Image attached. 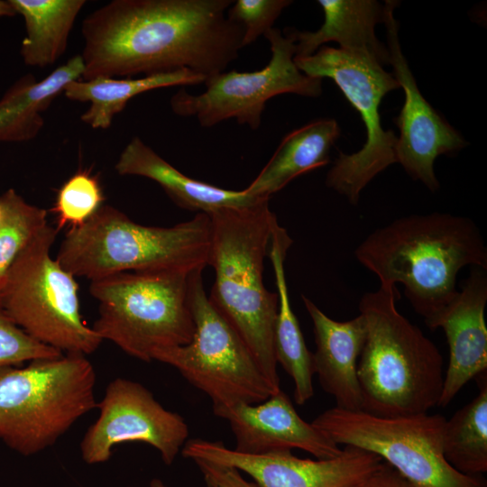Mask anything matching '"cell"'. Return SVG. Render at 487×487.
I'll list each match as a JSON object with an SVG mask.
<instances>
[{
	"label": "cell",
	"instance_id": "6da1fadb",
	"mask_svg": "<svg viewBox=\"0 0 487 487\" xmlns=\"http://www.w3.org/2000/svg\"><path fill=\"white\" fill-rule=\"evenodd\" d=\"M234 0H114L82 22L81 79L224 72L243 49Z\"/></svg>",
	"mask_w": 487,
	"mask_h": 487
},
{
	"label": "cell",
	"instance_id": "7a4b0ae2",
	"mask_svg": "<svg viewBox=\"0 0 487 487\" xmlns=\"http://www.w3.org/2000/svg\"><path fill=\"white\" fill-rule=\"evenodd\" d=\"M354 253L380 285H403L406 298L425 323L455 297L462 268L487 270V247L476 224L449 213L398 218L372 232Z\"/></svg>",
	"mask_w": 487,
	"mask_h": 487
},
{
	"label": "cell",
	"instance_id": "3957f363",
	"mask_svg": "<svg viewBox=\"0 0 487 487\" xmlns=\"http://www.w3.org/2000/svg\"><path fill=\"white\" fill-rule=\"evenodd\" d=\"M208 215L212 225L208 266L215 271L209 301L242 338L277 392L280 382L274 329L279 297L263 282V262L277 218L268 198Z\"/></svg>",
	"mask_w": 487,
	"mask_h": 487
},
{
	"label": "cell",
	"instance_id": "277c9868",
	"mask_svg": "<svg viewBox=\"0 0 487 487\" xmlns=\"http://www.w3.org/2000/svg\"><path fill=\"white\" fill-rule=\"evenodd\" d=\"M396 286L380 285L359 302L366 337L357 364L362 410L382 418L438 406L444 360L436 345L397 308Z\"/></svg>",
	"mask_w": 487,
	"mask_h": 487
},
{
	"label": "cell",
	"instance_id": "5b68a950",
	"mask_svg": "<svg viewBox=\"0 0 487 487\" xmlns=\"http://www.w3.org/2000/svg\"><path fill=\"white\" fill-rule=\"evenodd\" d=\"M211 235L206 213L173 226H150L105 205L83 225L69 228L56 260L90 281L124 271L193 272L208 266Z\"/></svg>",
	"mask_w": 487,
	"mask_h": 487
},
{
	"label": "cell",
	"instance_id": "8992f818",
	"mask_svg": "<svg viewBox=\"0 0 487 487\" xmlns=\"http://www.w3.org/2000/svg\"><path fill=\"white\" fill-rule=\"evenodd\" d=\"M86 355L62 354L0 370V440L23 455L53 446L97 407Z\"/></svg>",
	"mask_w": 487,
	"mask_h": 487
},
{
	"label": "cell",
	"instance_id": "52a82bcc",
	"mask_svg": "<svg viewBox=\"0 0 487 487\" xmlns=\"http://www.w3.org/2000/svg\"><path fill=\"white\" fill-rule=\"evenodd\" d=\"M193 272L124 271L91 280L89 292L99 303L92 328L103 341L146 363L158 349L188 344L195 331Z\"/></svg>",
	"mask_w": 487,
	"mask_h": 487
},
{
	"label": "cell",
	"instance_id": "ba28073f",
	"mask_svg": "<svg viewBox=\"0 0 487 487\" xmlns=\"http://www.w3.org/2000/svg\"><path fill=\"white\" fill-rule=\"evenodd\" d=\"M58 233L48 224L21 252L0 288V302L36 341L87 356L103 340L82 318L75 276L51 255Z\"/></svg>",
	"mask_w": 487,
	"mask_h": 487
},
{
	"label": "cell",
	"instance_id": "9c48e42d",
	"mask_svg": "<svg viewBox=\"0 0 487 487\" xmlns=\"http://www.w3.org/2000/svg\"><path fill=\"white\" fill-rule=\"evenodd\" d=\"M298 69L312 78H331L359 113L365 130L363 147L352 153L340 152L326 174V185L358 204L363 189L381 171L396 163L397 136L384 130L380 104L391 91L399 89L394 75L369 55L322 46L314 54L294 57Z\"/></svg>",
	"mask_w": 487,
	"mask_h": 487
},
{
	"label": "cell",
	"instance_id": "30bf717a",
	"mask_svg": "<svg viewBox=\"0 0 487 487\" xmlns=\"http://www.w3.org/2000/svg\"><path fill=\"white\" fill-rule=\"evenodd\" d=\"M202 271L189 279L191 341L156 350L152 361L175 368L211 399L212 409L262 402L275 391L242 338L209 301Z\"/></svg>",
	"mask_w": 487,
	"mask_h": 487
},
{
	"label": "cell",
	"instance_id": "8fae6325",
	"mask_svg": "<svg viewBox=\"0 0 487 487\" xmlns=\"http://www.w3.org/2000/svg\"><path fill=\"white\" fill-rule=\"evenodd\" d=\"M446 420L440 414L382 418L334 407L312 425L338 446L379 455L418 487H487L482 475L464 474L445 458Z\"/></svg>",
	"mask_w": 487,
	"mask_h": 487
},
{
	"label": "cell",
	"instance_id": "7c38bea8",
	"mask_svg": "<svg viewBox=\"0 0 487 487\" xmlns=\"http://www.w3.org/2000/svg\"><path fill=\"white\" fill-rule=\"evenodd\" d=\"M271 46V59L260 70L220 72L206 78V90L192 95L179 90L170 98V107L178 115L194 116L202 127H212L227 119H235L257 130L269 99L281 94L318 97L322 80L302 73L294 62L293 39L277 28L263 35Z\"/></svg>",
	"mask_w": 487,
	"mask_h": 487
},
{
	"label": "cell",
	"instance_id": "4fadbf2b",
	"mask_svg": "<svg viewBox=\"0 0 487 487\" xmlns=\"http://www.w3.org/2000/svg\"><path fill=\"white\" fill-rule=\"evenodd\" d=\"M99 416L79 445L87 464L107 462L115 446L145 443L171 465L188 437L182 416L165 409L142 384L125 378L111 381L97 403Z\"/></svg>",
	"mask_w": 487,
	"mask_h": 487
},
{
	"label": "cell",
	"instance_id": "5bb4252c",
	"mask_svg": "<svg viewBox=\"0 0 487 487\" xmlns=\"http://www.w3.org/2000/svg\"><path fill=\"white\" fill-rule=\"evenodd\" d=\"M398 3L385 1L383 22L390 65L405 96L402 108L393 119L400 130L395 146L396 162L411 179L420 181L431 192H435L440 187L434 170L436 159L441 155H455L468 142L419 90L400 43L399 22L394 17Z\"/></svg>",
	"mask_w": 487,
	"mask_h": 487
},
{
	"label": "cell",
	"instance_id": "9a60e30c",
	"mask_svg": "<svg viewBox=\"0 0 487 487\" xmlns=\"http://www.w3.org/2000/svg\"><path fill=\"white\" fill-rule=\"evenodd\" d=\"M182 456L230 465L248 474L259 487H356L382 459L369 451L345 446L331 459H302L291 451L254 455L227 448L221 441L187 440Z\"/></svg>",
	"mask_w": 487,
	"mask_h": 487
},
{
	"label": "cell",
	"instance_id": "2e32d148",
	"mask_svg": "<svg viewBox=\"0 0 487 487\" xmlns=\"http://www.w3.org/2000/svg\"><path fill=\"white\" fill-rule=\"evenodd\" d=\"M213 412L229 423L235 439L234 450L239 453L263 455L296 448L317 459H331L342 452L338 445L298 414L281 389L262 402L215 408Z\"/></svg>",
	"mask_w": 487,
	"mask_h": 487
},
{
	"label": "cell",
	"instance_id": "e0dca14e",
	"mask_svg": "<svg viewBox=\"0 0 487 487\" xmlns=\"http://www.w3.org/2000/svg\"><path fill=\"white\" fill-rule=\"evenodd\" d=\"M486 269L473 266L451 302L426 325L441 327L449 347V361L438 406H447L472 379L487 371Z\"/></svg>",
	"mask_w": 487,
	"mask_h": 487
},
{
	"label": "cell",
	"instance_id": "ac0fdd59",
	"mask_svg": "<svg viewBox=\"0 0 487 487\" xmlns=\"http://www.w3.org/2000/svg\"><path fill=\"white\" fill-rule=\"evenodd\" d=\"M302 300L313 323L315 374L322 389L334 397L335 407L362 410L357 364L366 337L363 317L336 321L306 296Z\"/></svg>",
	"mask_w": 487,
	"mask_h": 487
},
{
	"label": "cell",
	"instance_id": "d6986e66",
	"mask_svg": "<svg viewBox=\"0 0 487 487\" xmlns=\"http://www.w3.org/2000/svg\"><path fill=\"white\" fill-rule=\"evenodd\" d=\"M324 23L317 31L286 27L283 32L295 42V57L314 54L323 44L335 41L344 51L371 56L380 64L390 65L386 44L376 36L375 27L383 23L386 4L376 0H318Z\"/></svg>",
	"mask_w": 487,
	"mask_h": 487
},
{
	"label": "cell",
	"instance_id": "ffe728a7",
	"mask_svg": "<svg viewBox=\"0 0 487 487\" xmlns=\"http://www.w3.org/2000/svg\"><path fill=\"white\" fill-rule=\"evenodd\" d=\"M115 170L123 176H139L155 181L178 207L198 213L208 215L220 208L249 206L264 198L245 189H225L188 177L139 137H133L125 146Z\"/></svg>",
	"mask_w": 487,
	"mask_h": 487
},
{
	"label": "cell",
	"instance_id": "44dd1931",
	"mask_svg": "<svg viewBox=\"0 0 487 487\" xmlns=\"http://www.w3.org/2000/svg\"><path fill=\"white\" fill-rule=\"evenodd\" d=\"M292 240L278 223L274 225L268 257L273 268L277 294L278 315L274 329V352L277 363L291 377L294 383V400L305 404L314 394L315 365L313 353L305 343L302 331L289 301L285 277L284 262Z\"/></svg>",
	"mask_w": 487,
	"mask_h": 487
},
{
	"label": "cell",
	"instance_id": "7402d4cb",
	"mask_svg": "<svg viewBox=\"0 0 487 487\" xmlns=\"http://www.w3.org/2000/svg\"><path fill=\"white\" fill-rule=\"evenodd\" d=\"M340 133L332 118L316 119L291 131L245 191L270 198L299 175L326 165Z\"/></svg>",
	"mask_w": 487,
	"mask_h": 487
},
{
	"label": "cell",
	"instance_id": "603a6c76",
	"mask_svg": "<svg viewBox=\"0 0 487 487\" xmlns=\"http://www.w3.org/2000/svg\"><path fill=\"white\" fill-rule=\"evenodd\" d=\"M83 61L76 55L37 81L32 74L22 76L0 99V142H27L44 124L43 112L71 81L81 79Z\"/></svg>",
	"mask_w": 487,
	"mask_h": 487
},
{
	"label": "cell",
	"instance_id": "cb8c5ba5",
	"mask_svg": "<svg viewBox=\"0 0 487 487\" xmlns=\"http://www.w3.org/2000/svg\"><path fill=\"white\" fill-rule=\"evenodd\" d=\"M205 80L200 74L180 69L137 78L98 77L89 80L77 79L69 83L63 92L68 99L90 103L80 117L82 122L94 129H106L115 115L139 94L167 87L198 85Z\"/></svg>",
	"mask_w": 487,
	"mask_h": 487
},
{
	"label": "cell",
	"instance_id": "d4e9b609",
	"mask_svg": "<svg viewBox=\"0 0 487 487\" xmlns=\"http://www.w3.org/2000/svg\"><path fill=\"white\" fill-rule=\"evenodd\" d=\"M24 20L21 55L26 65L54 64L66 51L73 24L85 0H9Z\"/></svg>",
	"mask_w": 487,
	"mask_h": 487
},
{
	"label": "cell",
	"instance_id": "484cf974",
	"mask_svg": "<svg viewBox=\"0 0 487 487\" xmlns=\"http://www.w3.org/2000/svg\"><path fill=\"white\" fill-rule=\"evenodd\" d=\"M479 393L446 420L443 453L458 472L482 475L487 471V375L476 377Z\"/></svg>",
	"mask_w": 487,
	"mask_h": 487
},
{
	"label": "cell",
	"instance_id": "4316f807",
	"mask_svg": "<svg viewBox=\"0 0 487 487\" xmlns=\"http://www.w3.org/2000/svg\"><path fill=\"white\" fill-rule=\"evenodd\" d=\"M0 288L13 263L32 241L48 225L47 211L28 203L14 189L0 196Z\"/></svg>",
	"mask_w": 487,
	"mask_h": 487
},
{
	"label": "cell",
	"instance_id": "83f0119b",
	"mask_svg": "<svg viewBox=\"0 0 487 487\" xmlns=\"http://www.w3.org/2000/svg\"><path fill=\"white\" fill-rule=\"evenodd\" d=\"M104 199L98 178L89 170H78L58 191L51 209L57 218L56 229L83 225L98 210Z\"/></svg>",
	"mask_w": 487,
	"mask_h": 487
},
{
	"label": "cell",
	"instance_id": "f1b7e54d",
	"mask_svg": "<svg viewBox=\"0 0 487 487\" xmlns=\"http://www.w3.org/2000/svg\"><path fill=\"white\" fill-rule=\"evenodd\" d=\"M62 354L27 335L14 322L0 302V370Z\"/></svg>",
	"mask_w": 487,
	"mask_h": 487
},
{
	"label": "cell",
	"instance_id": "f546056e",
	"mask_svg": "<svg viewBox=\"0 0 487 487\" xmlns=\"http://www.w3.org/2000/svg\"><path fill=\"white\" fill-rule=\"evenodd\" d=\"M290 4V0H237L228 8L226 15L242 26L243 47H246L273 28L283 9Z\"/></svg>",
	"mask_w": 487,
	"mask_h": 487
},
{
	"label": "cell",
	"instance_id": "4dcf8cb0",
	"mask_svg": "<svg viewBox=\"0 0 487 487\" xmlns=\"http://www.w3.org/2000/svg\"><path fill=\"white\" fill-rule=\"evenodd\" d=\"M203 475L207 487H259L236 468L203 459L192 460Z\"/></svg>",
	"mask_w": 487,
	"mask_h": 487
},
{
	"label": "cell",
	"instance_id": "1f68e13d",
	"mask_svg": "<svg viewBox=\"0 0 487 487\" xmlns=\"http://www.w3.org/2000/svg\"><path fill=\"white\" fill-rule=\"evenodd\" d=\"M356 487H418L393 466L381 461Z\"/></svg>",
	"mask_w": 487,
	"mask_h": 487
},
{
	"label": "cell",
	"instance_id": "d6a6232c",
	"mask_svg": "<svg viewBox=\"0 0 487 487\" xmlns=\"http://www.w3.org/2000/svg\"><path fill=\"white\" fill-rule=\"evenodd\" d=\"M16 13L8 1L0 0V17L14 16Z\"/></svg>",
	"mask_w": 487,
	"mask_h": 487
},
{
	"label": "cell",
	"instance_id": "836d02e7",
	"mask_svg": "<svg viewBox=\"0 0 487 487\" xmlns=\"http://www.w3.org/2000/svg\"><path fill=\"white\" fill-rule=\"evenodd\" d=\"M150 487H170L161 479L154 478L150 482Z\"/></svg>",
	"mask_w": 487,
	"mask_h": 487
},
{
	"label": "cell",
	"instance_id": "e575fe53",
	"mask_svg": "<svg viewBox=\"0 0 487 487\" xmlns=\"http://www.w3.org/2000/svg\"><path fill=\"white\" fill-rule=\"evenodd\" d=\"M1 216H2V206H1V203H0V218H1Z\"/></svg>",
	"mask_w": 487,
	"mask_h": 487
},
{
	"label": "cell",
	"instance_id": "d590c367",
	"mask_svg": "<svg viewBox=\"0 0 487 487\" xmlns=\"http://www.w3.org/2000/svg\"><path fill=\"white\" fill-rule=\"evenodd\" d=\"M128 487H135V486H128Z\"/></svg>",
	"mask_w": 487,
	"mask_h": 487
}]
</instances>
